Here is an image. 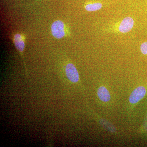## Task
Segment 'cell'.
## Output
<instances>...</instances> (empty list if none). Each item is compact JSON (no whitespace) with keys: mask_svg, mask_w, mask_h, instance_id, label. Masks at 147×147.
Returning <instances> with one entry per match:
<instances>
[{"mask_svg":"<svg viewBox=\"0 0 147 147\" xmlns=\"http://www.w3.org/2000/svg\"><path fill=\"white\" fill-rule=\"evenodd\" d=\"M51 30L53 36L57 39L62 38L66 35L65 25L60 20L53 22L51 26Z\"/></svg>","mask_w":147,"mask_h":147,"instance_id":"6da1fadb","label":"cell"},{"mask_svg":"<svg viewBox=\"0 0 147 147\" xmlns=\"http://www.w3.org/2000/svg\"><path fill=\"white\" fill-rule=\"evenodd\" d=\"M146 88L143 86L137 87L133 91L129 97V102L131 104H135L144 97L146 94Z\"/></svg>","mask_w":147,"mask_h":147,"instance_id":"7a4b0ae2","label":"cell"},{"mask_svg":"<svg viewBox=\"0 0 147 147\" xmlns=\"http://www.w3.org/2000/svg\"><path fill=\"white\" fill-rule=\"evenodd\" d=\"M65 74L67 79L73 83L79 82V72L75 66L71 63L66 65L65 68Z\"/></svg>","mask_w":147,"mask_h":147,"instance_id":"3957f363","label":"cell"},{"mask_svg":"<svg viewBox=\"0 0 147 147\" xmlns=\"http://www.w3.org/2000/svg\"><path fill=\"white\" fill-rule=\"evenodd\" d=\"M134 21L130 17H127L121 21L118 30L121 33H126L130 31L134 27Z\"/></svg>","mask_w":147,"mask_h":147,"instance_id":"277c9868","label":"cell"},{"mask_svg":"<svg viewBox=\"0 0 147 147\" xmlns=\"http://www.w3.org/2000/svg\"><path fill=\"white\" fill-rule=\"evenodd\" d=\"M13 41L15 47L20 53L22 57V60L24 61L23 54L25 47V37L22 34H16L13 36Z\"/></svg>","mask_w":147,"mask_h":147,"instance_id":"5b68a950","label":"cell"},{"mask_svg":"<svg viewBox=\"0 0 147 147\" xmlns=\"http://www.w3.org/2000/svg\"><path fill=\"white\" fill-rule=\"evenodd\" d=\"M102 7V3L99 1H91L85 3L84 7L88 11H95L100 10Z\"/></svg>","mask_w":147,"mask_h":147,"instance_id":"8992f818","label":"cell"},{"mask_svg":"<svg viewBox=\"0 0 147 147\" xmlns=\"http://www.w3.org/2000/svg\"><path fill=\"white\" fill-rule=\"evenodd\" d=\"M97 95L101 101L104 102L109 101L110 99V92L108 89L103 86H101L97 90Z\"/></svg>","mask_w":147,"mask_h":147,"instance_id":"52a82bcc","label":"cell"},{"mask_svg":"<svg viewBox=\"0 0 147 147\" xmlns=\"http://www.w3.org/2000/svg\"><path fill=\"white\" fill-rule=\"evenodd\" d=\"M140 50L143 55H147V42H143L141 44Z\"/></svg>","mask_w":147,"mask_h":147,"instance_id":"ba28073f","label":"cell"}]
</instances>
